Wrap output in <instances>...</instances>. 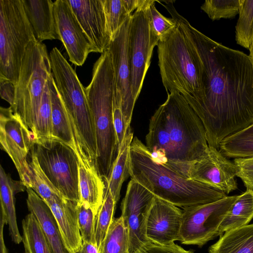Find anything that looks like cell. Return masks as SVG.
Segmentation results:
<instances>
[{"label": "cell", "mask_w": 253, "mask_h": 253, "mask_svg": "<svg viewBox=\"0 0 253 253\" xmlns=\"http://www.w3.org/2000/svg\"><path fill=\"white\" fill-rule=\"evenodd\" d=\"M49 58L51 73L67 110L74 136L84 152L94 154L96 152V140L85 88L57 47L51 50Z\"/></svg>", "instance_id": "cell-7"}, {"label": "cell", "mask_w": 253, "mask_h": 253, "mask_svg": "<svg viewBox=\"0 0 253 253\" xmlns=\"http://www.w3.org/2000/svg\"><path fill=\"white\" fill-rule=\"evenodd\" d=\"M0 142L1 149L12 160L21 180L27 187L29 171L27 159L35 143L31 132L10 107H0Z\"/></svg>", "instance_id": "cell-13"}, {"label": "cell", "mask_w": 253, "mask_h": 253, "mask_svg": "<svg viewBox=\"0 0 253 253\" xmlns=\"http://www.w3.org/2000/svg\"><path fill=\"white\" fill-rule=\"evenodd\" d=\"M131 15L112 39L108 48L114 69V86L120 91L122 112L128 127H130L135 104L131 91V73L127 53L128 31Z\"/></svg>", "instance_id": "cell-15"}, {"label": "cell", "mask_w": 253, "mask_h": 253, "mask_svg": "<svg viewBox=\"0 0 253 253\" xmlns=\"http://www.w3.org/2000/svg\"><path fill=\"white\" fill-rule=\"evenodd\" d=\"M239 0H206L201 8L212 20L232 18L239 14Z\"/></svg>", "instance_id": "cell-36"}, {"label": "cell", "mask_w": 253, "mask_h": 253, "mask_svg": "<svg viewBox=\"0 0 253 253\" xmlns=\"http://www.w3.org/2000/svg\"><path fill=\"white\" fill-rule=\"evenodd\" d=\"M209 253H253V224L225 232L209 248Z\"/></svg>", "instance_id": "cell-25"}, {"label": "cell", "mask_w": 253, "mask_h": 253, "mask_svg": "<svg viewBox=\"0 0 253 253\" xmlns=\"http://www.w3.org/2000/svg\"><path fill=\"white\" fill-rule=\"evenodd\" d=\"M22 242L30 253H51L40 224L32 213L23 219Z\"/></svg>", "instance_id": "cell-31"}, {"label": "cell", "mask_w": 253, "mask_h": 253, "mask_svg": "<svg viewBox=\"0 0 253 253\" xmlns=\"http://www.w3.org/2000/svg\"><path fill=\"white\" fill-rule=\"evenodd\" d=\"M15 86L10 81L0 78V92L1 98L13 105L15 98Z\"/></svg>", "instance_id": "cell-42"}, {"label": "cell", "mask_w": 253, "mask_h": 253, "mask_svg": "<svg viewBox=\"0 0 253 253\" xmlns=\"http://www.w3.org/2000/svg\"><path fill=\"white\" fill-rule=\"evenodd\" d=\"M136 253H194V252L192 250H186L174 243L162 245L149 241L143 246Z\"/></svg>", "instance_id": "cell-41"}, {"label": "cell", "mask_w": 253, "mask_h": 253, "mask_svg": "<svg viewBox=\"0 0 253 253\" xmlns=\"http://www.w3.org/2000/svg\"><path fill=\"white\" fill-rule=\"evenodd\" d=\"M117 204L111 193L105 188L103 202L95 216L94 236L98 249L114 219Z\"/></svg>", "instance_id": "cell-33"}, {"label": "cell", "mask_w": 253, "mask_h": 253, "mask_svg": "<svg viewBox=\"0 0 253 253\" xmlns=\"http://www.w3.org/2000/svg\"><path fill=\"white\" fill-rule=\"evenodd\" d=\"M219 149L227 158L253 157V124L225 138L220 142Z\"/></svg>", "instance_id": "cell-29"}, {"label": "cell", "mask_w": 253, "mask_h": 253, "mask_svg": "<svg viewBox=\"0 0 253 253\" xmlns=\"http://www.w3.org/2000/svg\"><path fill=\"white\" fill-rule=\"evenodd\" d=\"M27 160L29 171V183L26 188H32L45 203L55 197H64L42 170L36 155L34 145Z\"/></svg>", "instance_id": "cell-28"}, {"label": "cell", "mask_w": 253, "mask_h": 253, "mask_svg": "<svg viewBox=\"0 0 253 253\" xmlns=\"http://www.w3.org/2000/svg\"><path fill=\"white\" fill-rule=\"evenodd\" d=\"M53 13L57 33L69 61L82 66L91 52L90 45L79 25L68 0L54 1Z\"/></svg>", "instance_id": "cell-16"}, {"label": "cell", "mask_w": 253, "mask_h": 253, "mask_svg": "<svg viewBox=\"0 0 253 253\" xmlns=\"http://www.w3.org/2000/svg\"><path fill=\"white\" fill-rule=\"evenodd\" d=\"M85 91L95 133L96 166L104 180L109 176L118 153L113 122L114 72L108 49L94 63L91 81Z\"/></svg>", "instance_id": "cell-4"}, {"label": "cell", "mask_w": 253, "mask_h": 253, "mask_svg": "<svg viewBox=\"0 0 253 253\" xmlns=\"http://www.w3.org/2000/svg\"><path fill=\"white\" fill-rule=\"evenodd\" d=\"M113 122L118 150L127 130L130 127L127 126L123 114L120 91L115 87L113 99Z\"/></svg>", "instance_id": "cell-39"}, {"label": "cell", "mask_w": 253, "mask_h": 253, "mask_svg": "<svg viewBox=\"0 0 253 253\" xmlns=\"http://www.w3.org/2000/svg\"><path fill=\"white\" fill-rule=\"evenodd\" d=\"M234 163L237 168L236 176L241 179L247 189L253 191V157L236 158Z\"/></svg>", "instance_id": "cell-40"}, {"label": "cell", "mask_w": 253, "mask_h": 253, "mask_svg": "<svg viewBox=\"0 0 253 253\" xmlns=\"http://www.w3.org/2000/svg\"><path fill=\"white\" fill-rule=\"evenodd\" d=\"M133 133L130 127L128 129L119 147L108 178L104 180L105 188L111 193L118 203L123 182L129 176L128 156Z\"/></svg>", "instance_id": "cell-26"}, {"label": "cell", "mask_w": 253, "mask_h": 253, "mask_svg": "<svg viewBox=\"0 0 253 253\" xmlns=\"http://www.w3.org/2000/svg\"><path fill=\"white\" fill-rule=\"evenodd\" d=\"M79 203L85 204L95 215L103 200L105 184L94 165L79 162Z\"/></svg>", "instance_id": "cell-24"}, {"label": "cell", "mask_w": 253, "mask_h": 253, "mask_svg": "<svg viewBox=\"0 0 253 253\" xmlns=\"http://www.w3.org/2000/svg\"><path fill=\"white\" fill-rule=\"evenodd\" d=\"M253 218V191L238 195L219 227L220 236L225 232L249 224Z\"/></svg>", "instance_id": "cell-27"}, {"label": "cell", "mask_w": 253, "mask_h": 253, "mask_svg": "<svg viewBox=\"0 0 253 253\" xmlns=\"http://www.w3.org/2000/svg\"><path fill=\"white\" fill-rule=\"evenodd\" d=\"M45 203L57 221L64 243L68 251L74 253L80 250L83 242L79 227L78 203L58 197Z\"/></svg>", "instance_id": "cell-19"}, {"label": "cell", "mask_w": 253, "mask_h": 253, "mask_svg": "<svg viewBox=\"0 0 253 253\" xmlns=\"http://www.w3.org/2000/svg\"><path fill=\"white\" fill-rule=\"evenodd\" d=\"M237 197L227 196L212 203L183 208L180 242L201 247L220 236L219 226Z\"/></svg>", "instance_id": "cell-10"}, {"label": "cell", "mask_w": 253, "mask_h": 253, "mask_svg": "<svg viewBox=\"0 0 253 253\" xmlns=\"http://www.w3.org/2000/svg\"><path fill=\"white\" fill-rule=\"evenodd\" d=\"M168 11L201 61L200 91L186 100L204 126L208 145L218 149L225 138L253 124L251 57L203 34L174 7Z\"/></svg>", "instance_id": "cell-1"}, {"label": "cell", "mask_w": 253, "mask_h": 253, "mask_svg": "<svg viewBox=\"0 0 253 253\" xmlns=\"http://www.w3.org/2000/svg\"><path fill=\"white\" fill-rule=\"evenodd\" d=\"M157 46L161 77L167 93H179L187 100L196 97L201 87L202 64L178 25Z\"/></svg>", "instance_id": "cell-5"}, {"label": "cell", "mask_w": 253, "mask_h": 253, "mask_svg": "<svg viewBox=\"0 0 253 253\" xmlns=\"http://www.w3.org/2000/svg\"><path fill=\"white\" fill-rule=\"evenodd\" d=\"M237 168L218 150L209 145L204 156L191 168L189 179L228 194L238 188Z\"/></svg>", "instance_id": "cell-14"}, {"label": "cell", "mask_w": 253, "mask_h": 253, "mask_svg": "<svg viewBox=\"0 0 253 253\" xmlns=\"http://www.w3.org/2000/svg\"><path fill=\"white\" fill-rule=\"evenodd\" d=\"M127 229L121 216L114 218L98 248V253H128Z\"/></svg>", "instance_id": "cell-30"}, {"label": "cell", "mask_w": 253, "mask_h": 253, "mask_svg": "<svg viewBox=\"0 0 253 253\" xmlns=\"http://www.w3.org/2000/svg\"><path fill=\"white\" fill-rule=\"evenodd\" d=\"M39 164L53 185L68 200L79 203V161L75 152L55 139L35 143Z\"/></svg>", "instance_id": "cell-9"}, {"label": "cell", "mask_w": 253, "mask_h": 253, "mask_svg": "<svg viewBox=\"0 0 253 253\" xmlns=\"http://www.w3.org/2000/svg\"><path fill=\"white\" fill-rule=\"evenodd\" d=\"M182 220V211L178 207L155 197L147 218L146 236L162 245L180 241Z\"/></svg>", "instance_id": "cell-18"}, {"label": "cell", "mask_w": 253, "mask_h": 253, "mask_svg": "<svg viewBox=\"0 0 253 253\" xmlns=\"http://www.w3.org/2000/svg\"><path fill=\"white\" fill-rule=\"evenodd\" d=\"M52 106V137L70 147L76 153L78 159L79 153L67 110L57 89L52 74L48 80Z\"/></svg>", "instance_id": "cell-23"}, {"label": "cell", "mask_w": 253, "mask_h": 253, "mask_svg": "<svg viewBox=\"0 0 253 253\" xmlns=\"http://www.w3.org/2000/svg\"><path fill=\"white\" fill-rule=\"evenodd\" d=\"M148 7L138 9L131 14L128 31L127 53L131 91L135 103L150 65L153 49L159 41L150 27Z\"/></svg>", "instance_id": "cell-11"}, {"label": "cell", "mask_w": 253, "mask_h": 253, "mask_svg": "<svg viewBox=\"0 0 253 253\" xmlns=\"http://www.w3.org/2000/svg\"><path fill=\"white\" fill-rule=\"evenodd\" d=\"M250 50V56L251 57L252 63L253 65V43L251 44L250 49H249Z\"/></svg>", "instance_id": "cell-45"}, {"label": "cell", "mask_w": 253, "mask_h": 253, "mask_svg": "<svg viewBox=\"0 0 253 253\" xmlns=\"http://www.w3.org/2000/svg\"><path fill=\"white\" fill-rule=\"evenodd\" d=\"M91 46V52L103 53L111 41L102 0H68Z\"/></svg>", "instance_id": "cell-17"}, {"label": "cell", "mask_w": 253, "mask_h": 253, "mask_svg": "<svg viewBox=\"0 0 253 253\" xmlns=\"http://www.w3.org/2000/svg\"><path fill=\"white\" fill-rule=\"evenodd\" d=\"M74 253H98V249L92 244L83 242L81 249Z\"/></svg>", "instance_id": "cell-43"}, {"label": "cell", "mask_w": 253, "mask_h": 253, "mask_svg": "<svg viewBox=\"0 0 253 253\" xmlns=\"http://www.w3.org/2000/svg\"><path fill=\"white\" fill-rule=\"evenodd\" d=\"M24 249L25 251L24 253H30V251L26 247H24Z\"/></svg>", "instance_id": "cell-46"}, {"label": "cell", "mask_w": 253, "mask_h": 253, "mask_svg": "<svg viewBox=\"0 0 253 253\" xmlns=\"http://www.w3.org/2000/svg\"><path fill=\"white\" fill-rule=\"evenodd\" d=\"M102 0L107 29L112 40L132 14L127 8L125 0Z\"/></svg>", "instance_id": "cell-35"}, {"label": "cell", "mask_w": 253, "mask_h": 253, "mask_svg": "<svg viewBox=\"0 0 253 253\" xmlns=\"http://www.w3.org/2000/svg\"><path fill=\"white\" fill-rule=\"evenodd\" d=\"M35 40L22 0H0V78L15 86L26 48Z\"/></svg>", "instance_id": "cell-8"}, {"label": "cell", "mask_w": 253, "mask_h": 253, "mask_svg": "<svg viewBox=\"0 0 253 253\" xmlns=\"http://www.w3.org/2000/svg\"><path fill=\"white\" fill-rule=\"evenodd\" d=\"M26 188L23 182L13 180L0 166V219L8 225L12 241L16 244L22 242V236L18 230L14 204V195Z\"/></svg>", "instance_id": "cell-22"}, {"label": "cell", "mask_w": 253, "mask_h": 253, "mask_svg": "<svg viewBox=\"0 0 253 253\" xmlns=\"http://www.w3.org/2000/svg\"><path fill=\"white\" fill-rule=\"evenodd\" d=\"M147 15L150 29L159 41L169 35L177 26L173 18L165 17L157 9L155 2L148 7Z\"/></svg>", "instance_id": "cell-37"}, {"label": "cell", "mask_w": 253, "mask_h": 253, "mask_svg": "<svg viewBox=\"0 0 253 253\" xmlns=\"http://www.w3.org/2000/svg\"><path fill=\"white\" fill-rule=\"evenodd\" d=\"M239 4L235 39L237 44L249 49L253 42V0H239Z\"/></svg>", "instance_id": "cell-32"}, {"label": "cell", "mask_w": 253, "mask_h": 253, "mask_svg": "<svg viewBox=\"0 0 253 253\" xmlns=\"http://www.w3.org/2000/svg\"><path fill=\"white\" fill-rule=\"evenodd\" d=\"M146 146L154 161L189 179L209 145L204 126L181 94L168 93L150 119Z\"/></svg>", "instance_id": "cell-2"}, {"label": "cell", "mask_w": 253, "mask_h": 253, "mask_svg": "<svg viewBox=\"0 0 253 253\" xmlns=\"http://www.w3.org/2000/svg\"><path fill=\"white\" fill-rule=\"evenodd\" d=\"M129 176L155 197L182 209L212 203L227 196L224 192L180 175L153 160L144 144L133 138L128 156Z\"/></svg>", "instance_id": "cell-3"}, {"label": "cell", "mask_w": 253, "mask_h": 253, "mask_svg": "<svg viewBox=\"0 0 253 253\" xmlns=\"http://www.w3.org/2000/svg\"><path fill=\"white\" fill-rule=\"evenodd\" d=\"M5 224L4 221L0 219V253H8L5 246L3 237V227Z\"/></svg>", "instance_id": "cell-44"}, {"label": "cell", "mask_w": 253, "mask_h": 253, "mask_svg": "<svg viewBox=\"0 0 253 253\" xmlns=\"http://www.w3.org/2000/svg\"><path fill=\"white\" fill-rule=\"evenodd\" d=\"M34 137V143L52 139V106L48 82L39 109Z\"/></svg>", "instance_id": "cell-34"}, {"label": "cell", "mask_w": 253, "mask_h": 253, "mask_svg": "<svg viewBox=\"0 0 253 253\" xmlns=\"http://www.w3.org/2000/svg\"><path fill=\"white\" fill-rule=\"evenodd\" d=\"M24 9L37 40H59L51 0H22Z\"/></svg>", "instance_id": "cell-21"}, {"label": "cell", "mask_w": 253, "mask_h": 253, "mask_svg": "<svg viewBox=\"0 0 253 253\" xmlns=\"http://www.w3.org/2000/svg\"><path fill=\"white\" fill-rule=\"evenodd\" d=\"M26 191L28 210L38 220L51 253H70L49 207L32 188H26Z\"/></svg>", "instance_id": "cell-20"}, {"label": "cell", "mask_w": 253, "mask_h": 253, "mask_svg": "<svg viewBox=\"0 0 253 253\" xmlns=\"http://www.w3.org/2000/svg\"></svg>", "instance_id": "cell-47"}, {"label": "cell", "mask_w": 253, "mask_h": 253, "mask_svg": "<svg viewBox=\"0 0 253 253\" xmlns=\"http://www.w3.org/2000/svg\"><path fill=\"white\" fill-rule=\"evenodd\" d=\"M52 74L45 45L35 40L28 44L15 85L14 102L10 106L31 132L34 142L36 126L44 88Z\"/></svg>", "instance_id": "cell-6"}, {"label": "cell", "mask_w": 253, "mask_h": 253, "mask_svg": "<svg viewBox=\"0 0 253 253\" xmlns=\"http://www.w3.org/2000/svg\"><path fill=\"white\" fill-rule=\"evenodd\" d=\"M154 197L147 189L131 178L121 206V216L127 231L128 253H136L150 241L146 236V224Z\"/></svg>", "instance_id": "cell-12"}, {"label": "cell", "mask_w": 253, "mask_h": 253, "mask_svg": "<svg viewBox=\"0 0 253 253\" xmlns=\"http://www.w3.org/2000/svg\"><path fill=\"white\" fill-rule=\"evenodd\" d=\"M78 211L79 227L83 242L96 246L94 236L95 213L89 206L82 203H78Z\"/></svg>", "instance_id": "cell-38"}]
</instances>
